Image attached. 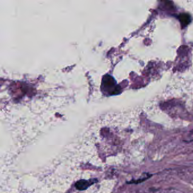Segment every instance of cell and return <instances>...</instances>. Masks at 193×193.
I'll use <instances>...</instances> for the list:
<instances>
[{
  "instance_id": "1",
  "label": "cell",
  "mask_w": 193,
  "mask_h": 193,
  "mask_svg": "<svg viewBox=\"0 0 193 193\" xmlns=\"http://www.w3.org/2000/svg\"><path fill=\"white\" fill-rule=\"evenodd\" d=\"M90 185H91V180L87 181L85 180H81L76 183V189L80 190H83L86 189Z\"/></svg>"
},
{
  "instance_id": "2",
  "label": "cell",
  "mask_w": 193,
  "mask_h": 193,
  "mask_svg": "<svg viewBox=\"0 0 193 193\" xmlns=\"http://www.w3.org/2000/svg\"><path fill=\"white\" fill-rule=\"evenodd\" d=\"M179 19H180V21L181 24L183 25L184 26L189 24V23L191 21V17L187 14H180L179 16Z\"/></svg>"
},
{
  "instance_id": "3",
  "label": "cell",
  "mask_w": 193,
  "mask_h": 193,
  "mask_svg": "<svg viewBox=\"0 0 193 193\" xmlns=\"http://www.w3.org/2000/svg\"><path fill=\"white\" fill-rule=\"evenodd\" d=\"M152 176V175L151 174H149V173H146L145 176L142 177L140 178H139L137 180H132L130 181L129 182H127V183H129V184H140L141 182H143L144 181H145L146 180H148V178H150L151 176Z\"/></svg>"
}]
</instances>
